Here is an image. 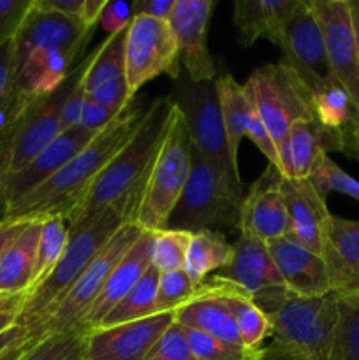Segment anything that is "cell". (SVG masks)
Here are the masks:
<instances>
[{
	"label": "cell",
	"instance_id": "obj_1",
	"mask_svg": "<svg viewBox=\"0 0 359 360\" xmlns=\"http://www.w3.org/2000/svg\"><path fill=\"white\" fill-rule=\"evenodd\" d=\"M171 112V97H158L151 102L125 146L111 158L77 210L69 217V231L83 225L106 207L118 211L123 220L134 224L151 165L168 132Z\"/></svg>",
	"mask_w": 359,
	"mask_h": 360
},
{
	"label": "cell",
	"instance_id": "obj_2",
	"mask_svg": "<svg viewBox=\"0 0 359 360\" xmlns=\"http://www.w3.org/2000/svg\"><path fill=\"white\" fill-rule=\"evenodd\" d=\"M141 116V105L130 104L56 174L7 204L6 220H41L49 214L69 220L106 165L130 139Z\"/></svg>",
	"mask_w": 359,
	"mask_h": 360
},
{
	"label": "cell",
	"instance_id": "obj_3",
	"mask_svg": "<svg viewBox=\"0 0 359 360\" xmlns=\"http://www.w3.org/2000/svg\"><path fill=\"white\" fill-rule=\"evenodd\" d=\"M123 224L127 221L118 211L106 207L83 225L69 231V243L58 264L37 287L25 294L21 302L16 323L27 329L28 336L37 338L53 308L62 301L63 295Z\"/></svg>",
	"mask_w": 359,
	"mask_h": 360
},
{
	"label": "cell",
	"instance_id": "obj_4",
	"mask_svg": "<svg viewBox=\"0 0 359 360\" xmlns=\"http://www.w3.org/2000/svg\"><path fill=\"white\" fill-rule=\"evenodd\" d=\"M192 137L180 109L172 104L171 120L162 146L151 165L150 176L141 195L134 224L143 231L168 229L172 210L182 197L192 167Z\"/></svg>",
	"mask_w": 359,
	"mask_h": 360
},
{
	"label": "cell",
	"instance_id": "obj_5",
	"mask_svg": "<svg viewBox=\"0 0 359 360\" xmlns=\"http://www.w3.org/2000/svg\"><path fill=\"white\" fill-rule=\"evenodd\" d=\"M243 188L232 185L217 169L192 148V167L178 204L172 210L168 229L199 232L220 225L239 227Z\"/></svg>",
	"mask_w": 359,
	"mask_h": 360
},
{
	"label": "cell",
	"instance_id": "obj_6",
	"mask_svg": "<svg viewBox=\"0 0 359 360\" xmlns=\"http://www.w3.org/2000/svg\"><path fill=\"white\" fill-rule=\"evenodd\" d=\"M275 343L305 360H329L338 327V297L289 295L277 311L267 315Z\"/></svg>",
	"mask_w": 359,
	"mask_h": 360
},
{
	"label": "cell",
	"instance_id": "obj_7",
	"mask_svg": "<svg viewBox=\"0 0 359 360\" xmlns=\"http://www.w3.org/2000/svg\"><path fill=\"white\" fill-rule=\"evenodd\" d=\"M171 101L182 112L194 146L199 150V153L225 179L238 188H243L239 169L232 165L229 157L215 79L194 83L187 72H180L172 84Z\"/></svg>",
	"mask_w": 359,
	"mask_h": 360
},
{
	"label": "cell",
	"instance_id": "obj_8",
	"mask_svg": "<svg viewBox=\"0 0 359 360\" xmlns=\"http://www.w3.org/2000/svg\"><path fill=\"white\" fill-rule=\"evenodd\" d=\"M141 234H143V229L139 225L132 221L123 224L106 243L99 255L92 260L90 266L83 271V274L77 278L70 290L63 295L62 301L53 308L44 326L39 330L37 338L48 336V334H83L81 329H83L84 319L101 295L106 281L109 280L113 269L118 266L120 260L127 255V252L132 248Z\"/></svg>",
	"mask_w": 359,
	"mask_h": 360
},
{
	"label": "cell",
	"instance_id": "obj_9",
	"mask_svg": "<svg viewBox=\"0 0 359 360\" xmlns=\"http://www.w3.org/2000/svg\"><path fill=\"white\" fill-rule=\"evenodd\" d=\"M245 88L277 150L296 122L315 118L313 94L284 62L266 63L253 70Z\"/></svg>",
	"mask_w": 359,
	"mask_h": 360
},
{
	"label": "cell",
	"instance_id": "obj_10",
	"mask_svg": "<svg viewBox=\"0 0 359 360\" xmlns=\"http://www.w3.org/2000/svg\"><path fill=\"white\" fill-rule=\"evenodd\" d=\"M69 84L70 74L55 94L32 98L0 134V176L20 172L63 132L60 109Z\"/></svg>",
	"mask_w": 359,
	"mask_h": 360
},
{
	"label": "cell",
	"instance_id": "obj_11",
	"mask_svg": "<svg viewBox=\"0 0 359 360\" xmlns=\"http://www.w3.org/2000/svg\"><path fill=\"white\" fill-rule=\"evenodd\" d=\"M178 44L169 21L134 16L125 39V81L130 97L160 74L180 76Z\"/></svg>",
	"mask_w": 359,
	"mask_h": 360
},
{
	"label": "cell",
	"instance_id": "obj_12",
	"mask_svg": "<svg viewBox=\"0 0 359 360\" xmlns=\"http://www.w3.org/2000/svg\"><path fill=\"white\" fill-rule=\"evenodd\" d=\"M277 46L284 55L282 62L298 74L313 95L336 84L327 62L322 30L308 0H299L285 18Z\"/></svg>",
	"mask_w": 359,
	"mask_h": 360
},
{
	"label": "cell",
	"instance_id": "obj_13",
	"mask_svg": "<svg viewBox=\"0 0 359 360\" xmlns=\"http://www.w3.org/2000/svg\"><path fill=\"white\" fill-rule=\"evenodd\" d=\"M215 276L245 292L250 301L266 315L277 311L291 295L267 246L245 236H239L236 241L232 262Z\"/></svg>",
	"mask_w": 359,
	"mask_h": 360
},
{
	"label": "cell",
	"instance_id": "obj_14",
	"mask_svg": "<svg viewBox=\"0 0 359 360\" xmlns=\"http://www.w3.org/2000/svg\"><path fill=\"white\" fill-rule=\"evenodd\" d=\"M308 2L322 30L331 74L359 108V53L348 0Z\"/></svg>",
	"mask_w": 359,
	"mask_h": 360
},
{
	"label": "cell",
	"instance_id": "obj_15",
	"mask_svg": "<svg viewBox=\"0 0 359 360\" xmlns=\"http://www.w3.org/2000/svg\"><path fill=\"white\" fill-rule=\"evenodd\" d=\"M175 322V313H155L136 322L99 327L84 334L83 360H144Z\"/></svg>",
	"mask_w": 359,
	"mask_h": 360
},
{
	"label": "cell",
	"instance_id": "obj_16",
	"mask_svg": "<svg viewBox=\"0 0 359 360\" xmlns=\"http://www.w3.org/2000/svg\"><path fill=\"white\" fill-rule=\"evenodd\" d=\"M215 0H176L169 25L178 44L180 62L194 83L213 81L217 74L213 56L208 49V23Z\"/></svg>",
	"mask_w": 359,
	"mask_h": 360
},
{
	"label": "cell",
	"instance_id": "obj_17",
	"mask_svg": "<svg viewBox=\"0 0 359 360\" xmlns=\"http://www.w3.org/2000/svg\"><path fill=\"white\" fill-rule=\"evenodd\" d=\"M278 179L280 172L270 165L253 183L246 197H243L238 227L241 236L257 239L264 245L291 236V221Z\"/></svg>",
	"mask_w": 359,
	"mask_h": 360
},
{
	"label": "cell",
	"instance_id": "obj_18",
	"mask_svg": "<svg viewBox=\"0 0 359 360\" xmlns=\"http://www.w3.org/2000/svg\"><path fill=\"white\" fill-rule=\"evenodd\" d=\"M92 34L94 28L83 27L77 20L58 13L39 9L32 0L30 9L16 34V58L34 49L65 51L80 56Z\"/></svg>",
	"mask_w": 359,
	"mask_h": 360
},
{
	"label": "cell",
	"instance_id": "obj_19",
	"mask_svg": "<svg viewBox=\"0 0 359 360\" xmlns=\"http://www.w3.org/2000/svg\"><path fill=\"white\" fill-rule=\"evenodd\" d=\"M282 197L291 221V236L308 250L322 257L324 236L331 213L326 199L317 192L310 179H278Z\"/></svg>",
	"mask_w": 359,
	"mask_h": 360
},
{
	"label": "cell",
	"instance_id": "obj_20",
	"mask_svg": "<svg viewBox=\"0 0 359 360\" xmlns=\"http://www.w3.org/2000/svg\"><path fill=\"white\" fill-rule=\"evenodd\" d=\"M101 132V130H99ZM97 132L83 129V127H74V129L63 130L46 150H42L30 164L20 172L2 176L4 193H6L7 204L20 199L32 188L44 183L53 174L60 171L63 165L69 164L94 137Z\"/></svg>",
	"mask_w": 359,
	"mask_h": 360
},
{
	"label": "cell",
	"instance_id": "obj_21",
	"mask_svg": "<svg viewBox=\"0 0 359 360\" xmlns=\"http://www.w3.org/2000/svg\"><path fill=\"white\" fill-rule=\"evenodd\" d=\"M267 252L284 280L285 287L298 297H317L329 294V278L324 259L292 236L266 243Z\"/></svg>",
	"mask_w": 359,
	"mask_h": 360
},
{
	"label": "cell",
	"instance_id": "obj_22",
	"mask_svg": "<svg viewBox=\"0 0 359 360\" xmlns=\"http://www.w3.org/2000/svg\"><path fill=\"white\" fill-rule=\"evenodd\" d=\"M329 288L336 297L359 294V221L331 214L322 245Z\"/></svg>",
	"mask_w": 359,
	"mask_h": 360
},
{
	"label": "cell",
	"instance_id": "obj_23",
	"mask_svg": "<svg viewBox=\"0 0 359 360\" xmlns=\"http://www.w3.org/2000/svg\"><path fill=\"white\" fill-rule=\"evenodd\" d=\"M329 151H341L340 132L324 129L315 118L299 120L278 148V172L285 178L310 179L315 165Z\"/></svg>",
	"mask_w": 359,
	"mask_h": 360
},
{
	"label": "cell",
	"instance_id": "obj_24",
	"mask_svg": "<svg viewBox=\"0 0 359 360\" xmlns=\"http://www.w3.org/2000/svg\"><path fill=\"white\" fill-rule=\"evenodd\" d=\"M151 243H153V232L143 231L132 248L127 252L118 262V266L113 269L111 276L106 281L101 295L92 306L90 313L83 322V334L97 329L106 316L111 313V309L132 290L137 285V281L144 276L148 267L151 266Z\"/></svg>",
	"mask_w": 359,
	"mask_h": 360
},
{
	"label": "cell",
	"instance_id": "obj_25",
	"mask_svg": "<svg viewBox=\"0 0 359 360\" xmlns=\"http://www.w3.org/2000/svg\"><path fill=\"white\" fill-rule=\"evenodd\" d=\"M175 322L187 329L201 330L229 347L245 350L231 309L225 299L222 297L215 281L208 280L201 288V294L194 301L176 309Z\"/></svg>",
	"mask_w": 359,
	"mask_h": 360
},
{
	"label": "cell",
	"instance_id": "obj_26",
	"mask_svg": "<svg viewBox=\"0 0 359 360\" xmlns=\"http://www.w3.org/2000/svg\"><path fill=\"white\" fill-rule=\"evenodd\" d=\"M299 0H236L234 9L236 28L239 32V44L250 48L259 39H267L277 44L282 25Z\"/></svg>",
	"mask_w": 359,
	"mask_h": 360
},
{
	"label": "cell",
	"instance_id": "obj_27",
	"mask_svg": "<svg viewBox=\"0 0 359 360\" xmlns=\"http://www.w3.org/2000/svg\"><path fill=\"white\" fill-rule=\"evenodd\" d=\"M41 238V220H30L25 231L0 257V294L25 295L32 287Z\"/></svg>",
	"mask_w": 359,
	"mask_h": 360
},
{
	"label": "cell",
	"instance_id": "obj_28",
	"mask_svg": "<svg viewBox=\"0 0 359 360\" xmlns=\"http://www.w3.org/2000/svg\"><path fill=\"white\" fill-rule=\"evenodd\" d=\"M215 84H217L218 101H220L229 157H231L232 165L238 169L239 144L243 137H246V129H248L256 108L245 84H239L231 74H224L215 79Z\"/></svg>",
	"mask_w": 359,
	"mask_h": 360
},
{
	"label": "cell",
	"instance_id": "obj_29",
	"mask_svg": "<svg viewBox=\"0 0 359 360\" xmlns=\"http://www.w3.org/2000/svg\"><path fill=\"white\" fill-rule=\"evenodd\" d=\"M210 280L217 283L222 297L227 302L245 350L252 352V354L259 352L263 348L264 338L271 336V323L266 313L257 308L250 301L248 295L234 285L227 283L217 276L210 278Z\"/></svg>",
	"mask_w": 359,
	"mask_h": 360
},
{
	"label": "cell",
	"instance_id": "obj_30",
	"mask_svg": "<svg viewBox=\"0 0 359 360\" xmlns=\"http://www.w3.org/2000/svg\"><path fill=\"white\" fill-rule=\"evenodd\" d=\"M234 245L222 234L213 231L192 232L187 253L185 271L196 285L206 283V278L213 271H222L232 262Z\"/></svg>",
	"mask_w": 359,
	"mask_h": 360
},
{
	"label": "cell",
	"instance_id": "obj_31",
	"mask_svg": "<svg viewBox=\"0 0 359 360\" xmlns=\"http://www.w3.org/2000/svg\"><path fill=\"white\" fill-rule=\"evenodd\" d=\"M125 39L127 30L109 35L97 51L84 60L81 81L87 94L99 84L125 77Z\"/></svg>",
	"mask_w": 359,
	"mask_h": 360
},
{
	"label": "cell",
	"instance_id": "obj_32",
	"mask_svg": "<svg viewBox=\"0 0 359 360\" xmlns=\"http://www.w3.org/2000/svg\"><path fill=\"white\" fill-rule=\"evenodd\" d=\"M158 276H160V273L153 266L148 267V271L137 281L136 287L111 309V313L106 316L104 322L99 327L122 326V323L136 322V320H143L146 316L155 315Z\"/></svg>",
	"mask_w": 359,
	"mask_h": 360
},
{
	"label": "cell",
	"instance_id": "obj_33",
	"mask_svg": "<svg viewBox=\"0 0 359 360\" xmlns=\"http://www.w3.org/2000/svg\"><path fill=\"white\" fill-rule=\"evenodd\" d=\"M67 243H69V225L65 218L60 214L41 218V238H39L37 260H35L34 281H32L30 290L37 287L58 264L60 257L65 252Z\"/></svg>",
	"mask_w": 359,
	"mask_h": 360
},
{
	"label": "cell",
	"instance_id": "obj_34",
	"mask_svg": "<svg viewBox=\"0 0 359 360\" xmlns=\"http://www.w3.org/2000/svg\"><path fill=\"white\" fill-rule=\"evenodd\" d=\"M347 91L340 84H331L313 95V116L327 130L341 132L358 112Z\"/></svg>",
	"mask_w": 359,
	"mask_h": 360
},
{
	"label": "cell",
	"instance_id": "obj_35",
	"mask_svg": "<svg viewBox=\"0 0 359 360\" xmlns=\"http://www.w3.org/2000/svg\"><path fill=\"white\" fill-rule=\"evenodd\" d=\"M329 360H359V294L338 297V327Z\"/></svg>",
	"mask_w": 359,
	"mask_h": 360
},
{
	"label": "cell",
	"instance_id": "obj_36",
	"mask_svg": "<svg viewBox=\"0 0 359 360\" xmlns=\"http://www.w3.org/2000/svg\"><path fill=\"white\" fill-rule=\"evenodd\" d=\"M192 232L187 231H164L153 232V243H151V266L158 273H169V271L185 269L187 253Z\"/></svg>",
	"mask_w": 359,
	"mask_h": 360
},
{
	"label": "cell",
	"instance_id": "obj_37",
	"mask_svg": "<svg viewBox=\"0 0 359 360\" xmlns=\"http://www.w3.org/2000/svg\"><path fill=\"white\" fill-rule=\"evenodd\" d=\"M203 285H196L185 269L160 273L158 276L155 313H175L201 294Z\"/></svg>",
	"mask_w": 359,
	"mask_h": 360
},
{
	"label": "cell",
	"instance_id": "obj_38",
	"mask_svg": "<svg viewBox=\"0 0 359 360\" xmlns=\"http://www.w3.org/2000/svg\"><path fill=\"white\" fill-rule=\"evenodd\" d=\"M84 334H48L32 345L21 360H83Z\"/></svg>",
	"mask_w": 359,
	"mask_h": 360
},
{
	"label": "cell",
	"instance_id": "obj_39",
	"mask_svg": "<svg viewBox=\"0 0 359 360\" xmlns=\"http://www.w3.org/2000/svg\"><path fill=\"white\" fill-rule=\"evenodd\" d=\"M310 181L317 188V192L326 199L329 192H340L352 197L359 202V181L344 171L329 155H324L319 164L313 169Z\"/></svg>",
	"mask_w": 359,
	"mask_h": 360
},
{
	"label": "cell",
	"instance_id": "obj_40",
	"mask_svg": "<svg viewBox=\"0 0 359 360\" xmlns=\"http://www.w3.org/2000/svg\"><path fill=\"white\" fill-rule=\"evenodd\" d=\"M185 329L187 341L190 345V350L194 352L197 360H257L260 355L259 352L252 354V352L239 350V348L229 347V345L222 343V341L215 340V338L208 336V334L201 333L196 329Z\"/></svg>",
	"mask_w": 359,
	"mask_h": 360
},
{
	"label": "cell",
	"instance_id": "obj_41",
	"mask_svg": "<svg viewBox=\"0 0 359 360\" xmlns=\"http://www.w3.org/2000/svg\"><path fill=\"white\" fill-rule=\"evenodd\" d=\"M144 360H197L187 341L185 329L172 322L169 329L151 347Z\"/></svg>",
	"mask_w": 359,
	"mask_h": 360
},
{
	"label": "cell",
	"instance_id": "obj_42",
	"mask_svg": "<svg viewBox=\"0 0 359 360\" xmlns=\"http://www.w3.org/2000/svg\"><path fill=\"white\" fill-rule=\"evenodd\" d=\"M83 69H84V62L81 63L76 70L70 72L69 90H67L62 109H60V125H62V130H69V129H74V127H80L81 109H83L84 101H87V91H84L83 81H81Z\"/></svg>",
	"mask_w": 359,
	"mask_h": 360
},
{
	"label": "cell",
	"instance_id": "obj_43",
	"mask_svg": "<svg viewBox=\"0 0 359 360\" xmlns=\"http://www.w3.org/2000/svg\"><path fill=\"white\" fill-rule=\"evenodd\" d=\"M87 98L95 102V104L102 105V108L109 109V111H113L115 115H120V112L125 111L134 101L129 94V86H127L125 77H120V79L99 84L94 90L88 91Z\"/></svg>",
	"mask_w": 359,
	"mask_h": 360
},
{
	"label": "cell",
	"instance_id": "obj_44",
	"mask_svg": "<svg viewBox=\"0 0 359 360\" xmlns=\"http://www.w3.org/2000/svg\"><path fill=\"white\" fill-rule=\"evenodd\" d=\"M32 0H0V46L16 37Z\"/></svg>",
	"mask_w": 359,
	"mask_h": 360
},
{
	"label": "cell",
	"instance_id": "obj_45",
	"mask_svg": "<svg viewBox=\"0 0 359 360\" xmlns=\"http://www.w3.org/2000/svg\"><path fill=\"white\" fill-rule=\"evenodd\" d=\"M18 58L16 37L0 46V102L6 101L16 90Z\"/></svg>",
	"mask_w": 359,
	"mask_h": 360
},
{
	"label": "cell",
	"instance_id": "obj_46",
	"mask_svg": "<svg viewBox=\"0 0 359 360\" xmlns=\"http://www.w3.org/2000/svg\"><path fill=\"white\" fill-rule=\"evenodd\" d=\"M246 137L259 148V151L267 158L271 167H275L278 171L280 169V157H278L277 144L271 139L270 132H267L266 125L263 123L260 116L257 115V111H253L252 120H250V125L246 129Z\"/></svg>",
	"mask_w": 359,
	"mask_h": 360
},
{
	"label": "cell",
	"instance_id": "obj_47",
	"mask_svg": "<svg viewBox=\"0 0 359 360\" xmlns=\"http://www.w3.org/2000/svg\"><path fill=\"white\" fill-rule=\"evenodd\" d=\"M132 4L122 2V0L120 2H106L101 18H99V23L109 35H113L127 30L129 25L132 23Z\"/></svg>",
	"mask_w": 359,
	"mask_h": 360
},
{
	"label": "cell",
	"instance_id": "obj_48",
	"mask_svg": "<svg viewBox=\"0 0 359 360\" xmlns=\"http://www.w3.org/2000/svg\"><path fill=\"white\" fill-rule=\"evenodd\" d=\"M116 116L118 115H115V112L109 111V109L102 108V105L95 104V102L87 98L83 104V109H81L80 127L92 130V132H99V130L106 129Z\"/></svg>",
	"mask_w": 359,
	"mask_h": 360
},
{
	"label": "cell",
	"instance_id": "obj_49",
	"mask_svg": "<svg viewBox=\"0 0 359 360\" xmlns=\"http://www.w3.org/2000/svg\"><path fill=\"white\" fill-rule=\"evenodd\" d=\"M176 0H137L132 4L134 16H148L153 20L169 21Z\"/></svg>",
	"mask_w": 359,
	"mask_h": 360
},
{
	"label": "cell",
	"instance_id": "obj_50",
	"mask_svg": "<svg viewBox=\"0 0 359 360\" xmlns=\"http://www.w3.org/2000/svg\"><path fill=\"white\" fill-rule=\"evenodd\" d=\"M34 4L42 11L58 13L62 14V16L73 18V20L80 21L83 0H34Z\"/></svg>",
	"mask_w": 359,
	"mask_h": 360
},
{
	"label": "cell",
	"instance_id": "obj_51",
	"mask_svg": "<svg viewBox=\"0 0 359 360\" xmlns=\"http://www.w3.org/2000/svg\"><path fill=\"white\" fill-rule=\"evenodd\" d=\"M341 136V151L351 157L359 158V109L352 122L340 132Z\"/></svg>",
	"mask_w": 359,
	"mask_h": 360
},
{
	"label": "cell",
	"instance_id": "obj_52",
	"mask_svg": "<svg viewBox=\"0 0 359 360\" xmlns=\"http://www.w3.org/2000/svg\"><path fill=\"white\" fill-rule=\"evenodd\" d=\"M30 220H2L0 221V257L7 250V246L25 231Z\"/></svg>",
	"mask_w": 359,
	"mask_h": 360
},
{
	"label": "cell",
	"instance_id": "obj_53",
	"mask_svg": "<svg viewBox=\"0 0 359 360\" xmlns=\"http://www.w3.org/2000/svg\"><path fill=\"white\" fill-rule=\"evenodd\" d=\"M104 6L106 0H83V6H81L80 13V23L87 28H95Z\"/></svg>",
	"mask_w": 359,
	"mask_h": 360
},
{
	"label": "cell",
	"instance_id": "obj_54",
	"mask_svg": "<svg viewBox=\"0 0 359 360\" xmlns=\"http://www.w3.org/2000/svg\"><path fill=\"white\" fill-rule=\"evenodd\" d=\"M28 338L30 336H28L27 329H23V327L18 326V323L11 326L9 329L2 330V333H0V355H2L4 352L9 350V348H13L14 345L28 340Z\"/></svg>",
	"mask_w": 359,
	"mask_h": 360
},
{
	"label": "cell",
	"instance_id": "obj_55",
	"mask_svg": "<svg viewBox=\"0 0 359 360\" xmlns=\"http://www.w3.org/2000/svg\"><path fill=\"white\" fill-rule=\"evenodd\" d=\"M257 360H305L303 357H299L298 354H294L292 350H289V348L282 347V345L278 343H271L267 345V347H263V350H260V355Z\"/></svg>",
	"mask_w": 359,
	"mask_h": 360
},
{
	"label": "cell",
	"instance_id": "obj_56",
	"mask_svg": "<svg viewBox=\"0 0 359 360\" xmlns=\"http://www.w3.org/2000/svg\"><path fill=\"white\" fill-rule=\"evenodd\" d=\"M35 340H39V338H28V340L14 345L13 348H9V350L4 352V354L0 355V360H21V357L30 350L32 345L35 343Z\"/></svg>",
	"mask_w": 359,
	"mask_h": 360
},
{
	"label": "cell",
	"instance_id": "obj_57",
	"mask_svg": "<svg viewBox=\"0 0 359 360\" xmlns=\"http://www.w3.org/2000/svg\"><path fill=\"white\" fill-rule=\"evenodd\" d=\"M25 295H6L0 294V313L7 311H20L21 302Z\"/></svg>",
	"mask_w": 359,
	"mask_h": 360
},
{
	"label": "cell",
	"instance_id": "obj_58",
	"mask_svg": "<svg viewBox=\"0 0 359 360\" xmlns=\"http://www.w3.org/2000/svg\"><path fill=\"white\" fill-rule=\"evenodd\" d=\"M348 7H351L352 25H354L355 42H358V53H359V0H348Z\"/></svg>",
	"mask_w": 359,
	"mask_h": 360
},
{
	"label": "cell",
	"instance_id": "obj_59",
	"mask_svg": "<svg viewBox=\"0 0 359 360\" xmlns=\"http://www.w3.org/2000/svg\"><path fill=\"white\" fill-rule=\"evenodd\" d=\"M16 316H18V311L0 313V333L9 329L11 326H14V323H16Z\"/></svg>",
	"mask_w": 359,
	"mask_h": 360
},
{
	"label": "cell",
	"instance_id": "obj_60",
	"mask_svg": "<svg viewBox=\"0 0 359 360\" xmlns=\"http://www.w3.org/2000/svg\"><path fill=\"white\" fill-rule=\"evenodd\" d=\"M6 210H7V199H6V193H4L2 176H0V221L6 220Z\"/></svg>",
	"mask_w": 359,
	"mask_h": 360
}]
</instances>
